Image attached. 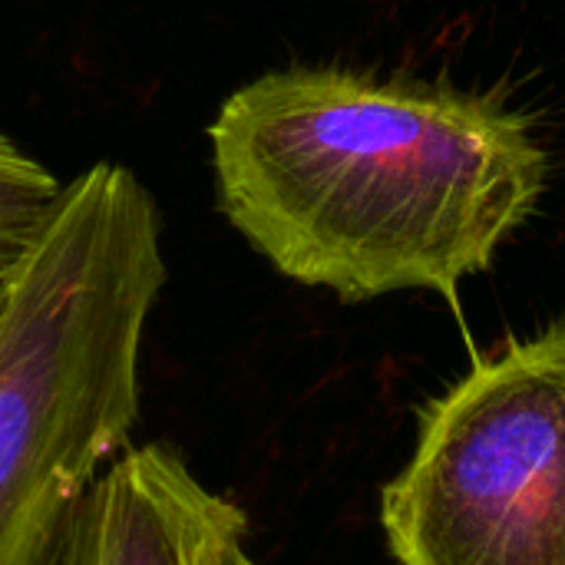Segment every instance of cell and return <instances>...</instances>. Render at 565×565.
Instances as JSON below:
<instances>
[{"mask_svg": "<svg viewBox=\"0 0 565 565\" xmlns=\"http://www.w3.org/2000/svg\"><path fill=\"white\" fill-rule=\"evenodd\" d=\"M218 209L291 281L450 305L540 209L550 159L497 99L344 66L271 70L209 126Z\"/></svg>", "mask_w": 565, "mask_h": 565, "instance_id": "cell-1", "label": "cell"}, {"mask_svg": "<svg viewBox=\"0 0 565 565\" xmlns=\"http://www.w3.org/2000/svg\"><path fill=\"white\" fill-rule=\"evenodd\" d=\"M166 285L152 192L93 162L0 295V565H40L126 450L149 315Z\"/></svg>", "mask_w": 565, "mask_h": 565, "instance_id": "cell-2", "label": "cell"}, {"mask_svg": "<svg viewBox=\"0 0 565 565\" xmlns=\"http://www.w3.org/2000/svg\"><path fill=\"white\" fill-rule=\"evenodd\" d=\"M381 523L401 565H565V315L427 404Z\"/></svg>", "mask_w": 565, "mask_h": 565, "instance_id": "cell-3", "label": "cell"}, {"mask_svg": "<svg viewBox=\"0 0 565 565\" xmlns=\"http://www.w3.org/2000/svg\"><path fill=\"white\" fill-rule=\"evenodd\" d=\"M245 530L172 447L142 444L96 477L40 565H222Z\"/></svg>", "mask_w": 565, "mask_h": 565, "instance_id": "cell-4", "label": "cell"}, {"mask_svg": "<svg viewBox=\"0 0 565 565\" xmlns=\"http://www.w3.org/2000/svg\"><path fill=\"white\" fill-rule=\"evenodd\" d=\"M63 182L0 132V295L43 232Z\"/></svg>", "mask_w": 565, "mask_h": 565, "instance_id": "cell-5", "label": "cell"}, {"mask_svg": "<svg viewBox=\"0 0 565 565\" xmlns=\"http://www.w3.org/2000/svg\"><path fill=\"white\" fill-rule=\"evenodd\" d=\"M222 565H258V563L248 556V550H245V543H242V546H235V550L228 553V559H225Z\"/></svg>", "mask_w": 565, "mask_h": 565, "instance_id": "cell-6", "label": "cell"}]
</instances>
